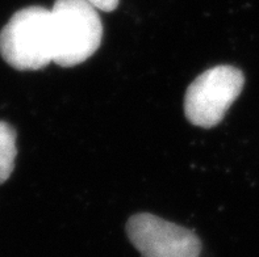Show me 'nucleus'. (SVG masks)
<instances>
[{
    "mask_svg": "<svg viewBox=\"0 0 259 257\" xmlns=\"http://www.w3.org/2000/svg\"><path fill=\"white\" fill-rule=\"evenodd\" d=\"M126 234L142 257H200V239L194 231L149 213L131 217Z\"/></svg>",
    "mask_w": 259,
    "mask_h": 257,
    "instance_id": "20e7f679",
    "label": "nucleus"
},
{
    "mask_svg": "<svg viewBox=\"0 0 259 257\" xmlns=\"http://www.w3.org/2000/svg\"><path fill=\"white\" fill-rule=\"evenodd\" d=\"M85 2L95 7L98 11L112 12V11H115L117 8L120 0H85Z\"/></svg>",
    "mask_w": 259,
    "mask_h": 257,
    "instance_id": "423d86ee",
    "label": "nucleus"
},
{
    "mask_svg": "<svg viewBox=\"0 0 259 257\" xmlns=\"http://www.w3.org/2000/svg\"><path fill=\"white\" fill-rule=\"evenodd\" d=\"M245 76L233 66H216L191 83L184 97V113L195 126L209 129L223 121L242 92Z\"/></svg>",
    "mask_w": 259,
    "mask_h": 257,
    "instance_id": "7ed1b4c3",
    "label": "nucleus"
},
{
    "mask_svg": "<svg viewBox=\"0 0 259 257\" xmlns=\"http://www.w3.org/2000/svg\"><path fill=\"white\" fill-rule=\"evenodd\" d=\"M54 59L72 67L95 54L102 43L103 24L95 7L85 0H56L52 8Z\"/></svg>",
    "mask_w": 259,
    "mask_h": 257,
    "instance_id": "f03ea898",
    "label": "nucleus"
},
{
    "mask_svg": "<svg viewBox=\"0 0 259 257\" xmlns=\"http://www.w3.org/2000/svg\"><path fill=\"white\" fill-rule=\"evenodd\" d=\"M16 155V131L10 124L0 121V184L12 175Z\"/></svg>",
    "mask_w": 259,
    "mask_h": 257,
    "instance_id": "39448f33",
    "label": "nucleus"
},
{
    "mask_svg": "<svg viewBox=\"0 0 259 257\" xmlns=\"http://www.w3.org/2000/svg\"><path fill=\"white\" fill-rule=\"evenodd\" d=\"M0 54L20 71L45 69L54 59L52 10L28 7L17 11L0 33Z\"/></svg>",
    "mask_w": 259,
    "mask_h": 257,
    "instance_id": "f257e3e1",
    "label": "nucleus"
}]
</instances>
